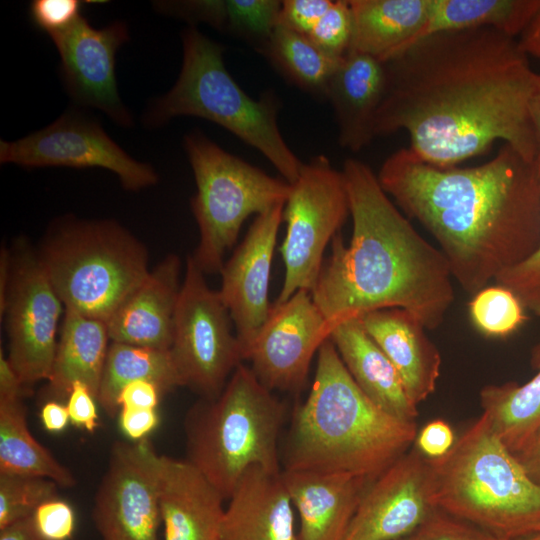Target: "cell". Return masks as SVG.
Returning a JSON list of instances; mask_svg holds the SVG:
<instances>
[{
	"instance_id": "obj_54",
	"label": "cell",
	"mask_w": 540,
	"mask_h": 540,
	"mask_svg": "<svg viewBox=\"0 0 540 540\" xmlns=\"http://www.w3.org/2000/svg\"><path fill=\"white\" fill-rule=\"evenodd\" d=\"M398 540H413L411 536L409 537H405V538H401V539H398Z\"/></svg>"
},
{
	"instance_id": "obj_35",
	"label": "cell",
	"mask_w": 540,
	"mask_h": 540,
	"mask_svg": "<svg viewBox=\"0 0 540 540\" xmlns=\"http://www.w3.org/2000/svg\"><path fill=\"white\" fill-rule=\"evenodd\" d=\"M58 484L37 476L0 473V529L57 497Z\"/></svg>"
},
{
	"instance_id": "obj_18",
	"label": "cell",
	"mask_w": 540,
	"mask_h": 540,
	"mask_svg": "<svg viewBox=\"0 0 540 540\" xmlns=\"http://www.w3.org/2000/svg\"><path fill=\"white\" fill-rule=\"evenodd\" d=\"M284 204L257 215L220 271L222 282L218 293L235 325L244 359L271 311L270 271Z\"/></svg>"
},
{
	"instance_id": "obj_46",
	"label": "cell",
	"mask_w": 540,
	"mask_h": 540,
	"mask_svg": "<svg viewBox=\"0 0 540 540\" xmlns=\"http://www.w3.org/2000/svg\"><path fill=\"white\" fill-rule=\"evenodd\" d=\"M514 455L530 479L540 487V428Z\"/></svg>"
},
{
	"instance_id": "obj_25",
	"label": "cell",
	"mask_w": 540,
	"mask_h": 540,
	"mask_svg": "<svg viewBox=\"0 0 540 540\" xmlns=\"http://www.w3.org/2000/svg\"><path fill=\"white\" fill-rule=\"evenodd\" d=\"M329 339L361 391L378 407L406 422H415L417 405L385 353L364 330L359 318L337 323Z\"/></svg>"
},
{
	"instance_id": "obj_30",
	"label": "cell",
	"mask_w": 540,
	"mask_h": 540,
	"mask_svg": "<svg viewBox=\"0 0 540 540\" xmlns=\"http://www.w3.org/2000/svg\"><path fill=\"white\" fill-rule=\"evenodd\" d=\"M0 473L50 479L70 488L75 477L31 434L22 397L0 398Z\"/></svg>"
},
{
	"instance_id": "obj_42",
	"label": "cell",
	"mask_w": 540,
	"mask_h": 540,
	"mask_svg": "<svg viewBox=\"0 0 540 540\" xmlns=\"http://www.w3.org/2000/svg\"><path fill=\"white\" fill-rule=\"evenodd\" d=\"M453 429L444 420L436 419L428 422L417 432L415 448L428 459H439L445 456L456 442Z\"/></svg>"
},
{
	"instance_id": "obj_6",
	"label": "cell",
	"mask_w": 540,
	"mask_h": 540,
	"mask_svg": "<svg viewBox=\"0 0 540 540\" xmlns=\"http://www.w3.org/2000/svg\"><path fill=\"white\" fill-rule=\"evenodd\" d=\"M183 62L174 86L152 102L144 120L159 127L179 116L212 121L262 153L290 184L303 163L285 142L277 122L278 102L271 93L251 98L227 71L224 48L189 26L181 34Z\"/></svg>"
},
{
	"instance_id": "obj_34",
	"label": "cell",
	"mask_w": 540,
	"mask_h": 540,
	"mask_svg": "<svg viewBox=\"0 0 540 540\" xmlns=\"http://www.w3.org/2000/svg\"><path fill=\"white\" fill-rule=\"evenodd\" d=\"M281 2L276 0H224L219 31L245 40L261 53L278 25Z\"/></svg>"
},
{
	"instance_id": "obj_44",
	"label": "cell",
	"mask_w": 540,
	"mask_h": 540,
	"mask_svg": "<svg viewBox=\"0 0 540 540\" xmlns=\"http://www.w3.org/2000/svg\"><path fill=\"white\" fill-rule=\"evenodd\" d=\"M119 421L123 433L137 442L155 429L159 416L155 408L121 407Z\"/></svg>"
},
{
	"instance_id": "obj_47",
	"label": "cell",
	"mask_w": 540,
	"mask_h": 540,
	"mask_svg": "<svg viewBox=\"0 0 540 540\" xmlns=\"http://www.w3.org/2000/svg\"><path fill=\"white\" fill-rule=\"evenodd\" d=\"M28 388L24 386L20 377L10 364L3 350H0V398L22 397Z\"/></svg>"
},
{
	"instance_id": "obj_7",
	"label": "cell",
	"mask_w": 540,
	"mask_h": 540,
	"mask_svg": "<svg viewBox=\"0 0 540 540\" xmlns=\"http://www.w3.org/2000/svg\"><path fill=\"white\" fill-rule=\"evenodd\" d=\"M286 406L240 364L222 392L201 398L185 420L187 461L229 499L248 468L280 473L278 439Z\"/></svg>"
},
{
	"instance_id": "obj_38",
	"label": "cell",
	"mask_w": 540,
	"mask_h": 540,
	"mask_svg": "<svg viewBox=\"0 0 540 540\" xmlns=\"http://www.w3.org/2000/svg\"><path fill=\"white\" fill-rule=\"evenodd\" d=\"M42 540H70L76 528V516L72 506L59 498L39 505L32 514Z\"/></svg>"
},
{
	"instance_id": "obj_20",
	"label": "cell",
	"mask_w": 540,
	"mask_h": 540,
	"mask_svg": "<svg viewBox=\"0 0 540 540\" xmlns=\"http://www.w3.org/2000/svg\"><path fill=\"white\" fill-rule=\"evenodd\" d=\"M158 481L165 540H221L225 499L196 467L159 455Z\"/></svg>"
},
{
	"instance_id": "obj_41",
	"label": "cell",
	"mask_w": 540,
	"mask_h": 540,
	"mask_svg": "<svg viewBox=\"0 0 540 540\" xmlns=\"http://www.w3.org/2000/svg\"><path fill=\"white\" fill-rule=\"evenodd\" d=\"M332 3L331 0L282 1L278 25L308 36Z\"/></svg>"
},
{
	"instance_id": "obj_2",
	"label": "cell",
	"mask_w": 540,
	"mask_h": 540,
	"mask_svg": "<svg viewBox=\"0 0 540 540\" xmlns=\"http://www.w3.org/2000/svg\"><path fill=\"white\" fill-rule=\"evenodd\" d=\"M377 178L404 215L432 235L453 279L472 296L540 243V162L507 144L466 168L437 166L401 148Z\"/></svg>"
},
{
	"instance_id": "obj_45",
	"label": "cell",
	"mask_w": 540,
	"mask_h": 540,
	"mask_svg": "<svg viewBox=\"0 0 540 540\" xmlns=\"http://www.w3.org/2000/svg\"><path fill=\"white\" fill-rule=\"evenodd\" d=\"M160 388L153 382L138 380L126 384L120 391L117 404L121 407L157 408Z\"/></svg>"
},
{
	"instance_id": "obj_3",
	"label": "cell",
	"mask_w": 540,
	"mask_h": 540,
	"mask_svg": "<svg viewBox=\"0 0 540 540\" xmlns=\"http://www.w3.org/2000/svg\"><path fill=\"white\" fill-rule=\"evenodd\" d=\"M352 217V238L332 239L311 291L327 323L366 313L404 309L427 330L444 322L455 294L449 264L439 248L413 227L364 162L349 158L342 170Z\"/></svg>"
},
{
	"instance_id": "obj_8",
	"label": "cell",
	"mask_w": 540,
	"mask_h": 540,
	"mask_svg": "<svg viewBox=\"0 0 540 540\" xmlns=\"http://www.w3.org/2000/svg\"><path fill=\"white\" fill-rule=\"evenodd\" d=\"M38 256L64 309L106 323L150 273L146 248L111 220L67 216Z\"/></svg>"
},
{
	"instance_id": "obj_1",
	"label": "cell",
	"mask_w": 540,
	"mask_h": 540,
	"mask_svg": "<svg viewBox=\"0 0 540 540\" xmlns=\"http://www.w3.org/2000/svg\"><path fill=\"white\" fill-rule=\"evenodd\" d=\"M384 65L375 136L405 130L410 151L441 167L498 140L538 161L531 108L540 74L514 37L488 27L433 34Z\"/></svg>"
},
{
	"instance_id": "obj_33",
	"label": "cell",
	"mask_w": 540,
	"mask_h": 540,
	"mask_svg": "<svg viewBox=\"0 0 540 540\" xmlns=\"http://www.w3.org/2000/svg\"><path fill=\"white\" fill-rule=\"evenodd\" d=\"M469 316L473 326L487 337L503 338L525 322V308L508 288L486 286L472 296Z\"/></svg>"
},
{
	"instance_id": "obj_49",
	"label": "cell",
	"mask_w": 540,
	"mask_h": 540,
	"mask_svg": "<svg viewBox=\"0 0 540 540\" xmlns=\"http://www.w3.org/2000/svg\"><path fill=\"white\" fill-rule=\"evenodd\" d=\"M0 540H42L33 516L17 520L0 529Z\"/></svg>"
},
{
	"instance_id": "obj_19",
	"label": "cell",
	"mask_w": 540,
	"mask_h": 540,
	"mask_svg": "<svg viewBox=\"0 0 540 540\" xmlns=\"http://www.w3.org/2000/svg\"><path fill=\"white\" fill-rule=\"evenodd\" d=\"M281 474L300 517L298 540H345L372 481L345 472L283 469Z\"/></svg>"
},
{
	"instance_id": "obj_22",
	"label": "cell",
	"mask_w": 540,
	"mask_h": 540,
	"mask_svg": "<svg viewBox=\"0 0 540 540\" xmlns=\"http://www.w3.org/2000/svg\"><path fill=\"white\" fill-rule=\"evenodd\" d=\"M281 472L259 465L246 470L224 511L221 540H298Z\"/></svg>"
},
{
	"instance_id": "obj_32",
	"label": "cell",
	"mask_w": 540,
	"mask_h": 540,
	"mask_svg": "<svg viewBox=\"0 0 540 540\" xmlns=\"http://www.w3.org/2000/svg\"><path fill=\"white\" fill-rule=\"evenodd\" d=\"M261 54L293 85L325 100L330 79L342 59L329 57L307 36L280 25Z\"/></svg>"
},
{
	"instance_id": "obj_48",
	"label": "cell",
	"mask_w": 540,
	"mask_h": 540,
	"mask_svg": "<svg viewBox=\"0 0 540 540\" xmlns=\"http://www.w3.org/2000/svg\"><path fill=\"white\" fill-rule=\"evenodd\" d=\"M40 418L44 428L49 432L64 430L70 421L67 406L56 401L46 402L42 406Z\"/></svg>"
},
{
	"instance_id": "obj_37",
	"label": "cell",
	"mask_w": 540,
	"mask_h": 540,
	"mask_svg": "<svg viewBox=\"0 0 540 540\" xmlns=\"http://www.w3.org/2000/svg\"><path fill=\"white\" fill-rule=\"evenodd\" d=\"M494 283L511 290L525 310L540 317V243L528 258L500 273Z\"/></svg>"
},
{
	"instance_id": "obj_51",
	"label": "cell",
	"mask_w": 540,
	"mask_h": 540,
	"mask_svg": "<svg viewBox=\"0 0 540 540\" xmlns=\"http://www.w3.org/2000/svg\"><path fill=\"white\" fill-rule=\"evenodd\" d=\"M519 45L527 56L540 60V11L521 34Z\"/></svg>"
},
{
	"instance_id": "obj_11",
	"label": "cell",
	"mask_w": 540,
	"mask_h": 540,
	"mask_svg": "<svg viewBox=\"0 0 540 540\" xmlns=\"http://www.w3.org/2000/svg\"><path fill=\"white\" fill-rule=\"evenodd\" d=\"M349 201L342 171L318 155L303 163L284 204L287 231L281 246L284 281L274 304L299 290L312 291L324 263L326 246L347 219Z\"/></svg>"
},
{
	"instance_id": "obj_15",
	"label": "cell",
	"mask_w": 540,
	"mask_h": 540,
	"mask_svg": "<svg viewBox=\"0 0 540 540\" xmlns=\"http://www.w3.org/2000/svg\"><path fill=\"white\" fill-rule=\"evenodd\" d=\"M438 510L432 461L413 448L368 485L345 540L409 537Z\"/></svg>"
},
{
	"instance_id": "obj_39",
	"label": "cell",
	"mask_w": 540,
	"mask_h": 540,
	"mask_svg": "<svg viewBox=\"0 0 540 540\" xmlns=\"http://www.w3.org/2000/svg\"><path fill=\"white\" fill-rule=\"evenodd\" d=\"M411 537L413 540H506L440 510Z\"/></svg>"
},
{
	"instance_id": "obj_10",
	"label": "cell",
	"mask_w": 540,
	"mask_h": 540,
	"mask_svg": "<svg viewBox=\"0 0 540 540\" xmlns=\"http://www.w3.org/2000/svg\"><path fill=\"white\" fill-rule=\"evenodd\" d=\"M204 274L188 256L169 351L182 386L211 399L245 359L229 312Z\"/></svg>"
},
{
	"instance_id": "obj_21",
	"label": "cell",
	"mask_w": 540,
	"mask_h": 540,
	"mask_svg": "<svg viewBox=\"0 0 540 540\" xmlns=\"http://www.w3.org/2000/svg\"><path fill=\"white\" fill-rule=\"evenodd\" d=\"M181 262L167 255L107 322L111 342L169 350L180 295Z\"/></svg>"
},
{
	"instance_id": "obj_16",
	"label": "cell",
	"mask_w": 540,
	"mask_h": 540,
	"mask_svg": "<svg viewBox=\"0 0 540 540\" xmlns=\"http://www.w3.org/2000/svg\"><path fill=\"white\" fill-rule=\"evenodd\" d=\"M330 333L311 292L299 290L286 302L272 305L245 360L269 390L296 392L305 385L311 361Z\"/></svg>"
},
{
	"instance_id": "obj_17",
	"label": "cell",
	"mask_w": 540,
	"mask_h": 540,
	"mask_svg": "<svg viewBox=\"0 0 540 540\" xmlns=\"http://www.w3.org/2000/svg\"><path fill=\"white\" fill-rule=\"evenodd\" d=\"M60 56V76L69 96L80 106L104 112L114 123L131 127L115 74L118 49L129 41L123 21L95 28L82 15L67 29L49 35Z\"/></svg>"
},
{
	"instance_id": "obj_24",
	"label": "cell",
	"mask_w": 540,
	"mask_h": 540,
	"mask_svg": "<svg viewBox=\"0 0 540 540\" xmlns=\"http://www.w3.org/2000/svg\"><path fill=\"white\" fill-rule=\"evenodd\" d=\"M359 319L397 369L411 401L418 405L431 395L440 375L441 355L423 324L400 308L375 310Z\"/></svg>"
},
{
	"instance_id": "obj_43",
	"label": "cell",
	"mask_w": 540,
	"mask_h": 540,
	"mask_svg": "<svg viewBox=\"0 0 540 540\" xmlns=\"http://www.w3.org/2000/svg\"><path fill=\"white\" fill-rule=\"evenodd\" d=\"M67 397L70 422L87 432H94L98 425V413L95 403L97 399L91 390L84 383L76 381Z\"/></svg>"
},
{
	"instance_id": "obj_40",
	"label": "cell",
	"mask_w": 540,
	"mask_h": 540,
	"mask_svg": "<svg viewBox=\"0 0 540 540\" xmlns=\"http://www.w3.org/2000/svg\"><path fill=\"white\" fill-rule=\"evenodd\" d=\"M81 6L78 0H34L29 15L38 29L50 35L71 26L81 16Z\"/></svg>"
},
{
	"instance_id": "obj_23",
	"label": "cell",
	"mask_w": 540,
	"mask_h": 540,
	"mask_svg": "<svg viewBox=\"0 0 540 540\" xmlns=\"http://www.w3.org/2000/svg\"><path fill=\"white\" fill-rule=\"evenodd\" d=\"M385 89L384 63L353 50L342 57L326 94L334 111L341 147L358 152L376 137L375 120Z\"/></svg>"
},
{
	"instance_id": "obj_13",
	"label": "cell",
	"mask_w": 540,
	"mask_h": 540,
	"mask_svg": "<svg viewBox=\"0 0 540 540\" xmlns=\"http://www.w3.org/2000/svg\"><path fill=\"white\" fill-rule=\"evenodd\" d=\"M12 278L5 315L8 360L26 388L48 380L57 348L63 303L38 254L25 242L12 254Z\"/></svg>"
},
{
	"instance_id": "obj_50",
	"label": "cell",
	"mask_w": 540,
	"mask_h": 540,
	"mask_svg": "<svg viewBox=\"0 0 540 540\" xmlns=\"http://www.w3.org/2000/svg\"><path fill=\"white\" fill-rule=\"evenodd\" d=\"M12 253L4 246L0 252V317L5 315L12 278Z\"/></svg>"
},
{
	"instance_id": "obj_52",
	"label": "cell",
	"mask_w": 540,
	"mask_h": 540,
	"mask_svg": "<svg viewBox=\"0 0 540 540\" xmlns=\"http://www.w3.org/2000/svg\"><path fill=\"white\" fill-rule=\"evenodd\" d=\"M531 112L536 136L538 161L540 162V84L532 101Z\"/></svg>"
},
{
	"instance_id": "obj_9",
	"label": "cell",
	"mask_w": 540,
	"mask_h": 540,
	"mask_svg": "<svg viewBox=\"0 0 540 540\" xmlns=\"http://www.w3.org/2000/svg\"><path fill=\"white\" fill-rule=\"evenodd\" d=\"M184 148L196 183L191 208L200 231L192 257L202 272L218 273L244 221L285 203L291 184L225 151L199 130L185 136Z\"/></svg>"
},
{
	"instance_id": "obj_5",
	"label": "cell",
	"mask_w": 540,
	"mask_h": 540,
	"mask_svg": "<svg viewBox=\"0 0 540 540\" xmlns=\"http://www.w3.org/2000/svg\"><path fill=\"white\" fill-rule=\"evenodd\" d=\"M431 461L440 511L501 539L540 532V487L484 414Z\"/></svg>"
},
{
	"instance_id": "obj_36",
	"label": "cell",
	"mask_w": 540,
	"mask_h": 540,
	"mask_svg": "<svg viewBox=\"0 0 540 540\" xmlns=\"http://www.w3.org/2000/svg\"><path fill=\"white\" fill-rule=\"evenodd\" d=\"M353 16L349 0L333 1L307 36L323 53L341 59L350 50Z\"/></svg>"
},
{
	"instance_id": "obj_14",
	"label": "cell",
	"mask_w": 540,
	"mask_h": 540,
	"mask_svg": "<svg viewBox=\"0 0 540 540\" xmlns=\"http://www.w3.org/2000/svg\"><path fill=\"white\" fill-rule=\"evenodd\" d=\"M158 459L147 438L114 443L92 510L102 540H157Z\"/></svg>"
},
{
	"instance_id": "obj_27",
	"label": "cell",
	"mask_w": 540,
	"mask_h": 540,
	"mask_svg": "<svg viewBox=\"0 0 540 540\" xmlns=\"http://www.w3.org/2000/svg\"><path fill=\"white\" fill-rule=\"evenodd\" d=\"M111 343L107 323L64 309L52 370L47 380L56 396H67L72 384L87 385L97 399Z\"/></svg>"
},
{
	"instance_id": "obj_28",
	"label": "cell",
	"mask_w": 540,
	"mask_h": 540,
	"mask_svg": "<svg viewBox=\"0 0 540 540\" xmlns=\"http://www.w3.org/2000/svg\"><path fill=\"white\" fill-rule=\"evenodd\" d=\"M531 365L536 373L526 383L492 384L480 391L483 414L513 454L540 428V339L532 348Z\"/></svg>"
},
{
	"instance_id": "obj_29",
	"label": "cell",
	"mask_w": 540,
	"mask_h": 540,
	"mask_svg": "<svg viewBox=\"0 0 540 540\" xmlns=\"http://www.w3.org/2000/svg\"><path fill=\"white\" fill-rule=\"evenodd\" d=\"M539 11L540 0H432L428 19L409 46L433 34L480 27L515 38Z\"/></svg>"
},
{
	"instance_id": "obj_12",
	"label": "cell",
	"mask_w": 540,
	"mask_h": 540,
	"mask_svg": "<svg viewBox=\"0 0 540 540\" xmlns=\"http://www.w3.org/2000/svg\"><path fill=\"white\" fill-rule=\"evenodd\" d=\"M0 162L25 168H103L117 175L124 189L155 185L158 174L127 154L94 118L69 109L45 128L15 141H0Z\"/></svg>"
},
{
	"instance_id": "obj_31",
	"label": "cell",
	"mask_w": 540,
	"mask_h": 540,
	"mask_svg": "<svg viewBox=\"0 0 540 540\" xmlns=\"http://www.w3.org/2000/svg\"><path fill=\"white\" fill-rule=\"evenodd\" d=\"M147 380L162 393L182 386L169 350L111 342L104 365L97 401L111 417L119 409L117 398L128 383Z\"/></svg>"
},
{
	"instance_id": "obj_53",
	"label": "cell",
	"mask_w": 540,
	"mask_h": 540,
	"mask_svg": "<svg viewBox=\"0 0 540 540\" xmlns=\"http://www.w3.org/2000/svg\"><path fill=\"white\" fill-rule=\"evenodd\" d=\"M510 540H540V532L532 534V535L524 536L521 538L510 539Z\"/></svg>"
},
{
	"instance_id": "obj_4",
	"label": "cell",
	"mask_w": 540,
	"mask_h": 540,
	"mask_svg": "<svg viewBox=\"0 0 540 540\" xmlns=\"http://www.w3.org/2000/svg\"><path fill=\"white\" fill-rule=\"evenodd\" d=\"M417 432L415 422L392 416L361 391L327 339L318 350L311 391L292 420L284 469L373 481L407 452Z\"/></svg>"
},
{
	"instance_id": "obj_26",
	"label": "cell",
	"mask_w": 540,
	"mask_h": 540,
	"mask_svg": "<svg viewBox=\"0 0 540 540\" xmlns=\"http://www.w3.org/2000/svg\"><path fill=\"white\" fill-rule=\"evenodd\" d=\"M432 0H349L350 50L385 63L405 50L428 19Z\"/></svg>"
}]
</instances>
